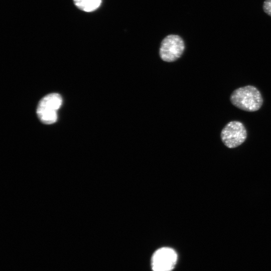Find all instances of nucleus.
Listing matches in <instances>:
<instances>
[{"mask_svg":"<svg viewBox=\"0 0 271 271\" xmlns=\"http://www.w3.org/2000/svg\"><path fill=\"white\" fill-rule=\"evenodd\" d=\"M184 48V43L180 37L170 35L162 41L160 49V56L165 61L173 62L180 57Z\"/></svg>","mask_w":271,"mask_h":271,"instance_id":"nucleus-4","label":"nucleus"},{"mask_svg":"<svg viewBox=\"0 0 271 271\" xmlns=\"http://www.w3.org/2000/svg\"><path fill=\"white\" fill-rule=\"evenodd\" d=\"M62 103V97L58 93H50L42 98L37 108V114L40 120L47 124L55 122L57 119V110Z\"/></svg>","mask_w":271,"mask_h":271,"instance_id":"nucleus-2","label":"nucleus"},{"mask_svg":"<svg viewBox=\"0 0 271 271\" xmlns=\"http://www.w3.org/2000/svg\"><path fill=\"white\" fill-rule=\"evenodd\" d=\"M177 260V254L172 248L162 247L153 254L151 265L153 271H172Z\"/></svg>","mask_w":271,"mask_h":271,"instance_id":"nucleus-5","label":"nucleus"},{"mask_svg":"<svg viewBox=\"0 0 271 271\" xmlns=\"http://www.w3.org/2000/svg\"><path fill=\"white\" fill-rule=\"evenodd\" d=\"M75 5L80 10L90 12L97 9L101 0H74Z\"/></svg>","mask_w":271,"mask_h":271,"instance_id":"nucleus-6","label":"nucleus"},{"mask_svg":"<svg viewBox=\"0 0 271 271\" xmlns=\"http://www.w3.org/2000/svg\"><path fill=\"white\" fill-rule=\"evenodd\" d=\"M221 139L228 148H235L243 144L247 138V131L244 124L237 120L228 122L221 130Z\"/></svg>","mask_w":271,"mask_h":271,"instance_id":"nucleus-3","label":"nucleus"},{"mask_svg":"<svg viewBox=\"0 0 271 271\" xmlns=\"http://www.w3.org/2000/svg\"><path fill=\"white\" fill-rule=\"evenodd\" d=\"M230 100L235 107L248 112L259 110L263 101L259 90L252 85H247L235 89L230 95Z\"/></svg>","mask_w":271,"mask_h":271,"instance_id":"nucleus-1","label":"nucleus"},{"mask_svg":"<svg viewBox=\"0 0 271 271\" xmlns=\"http://www.w3.org/2000/svg\"><path fill=\"white\" fill-rule=\"evenodd\" d=\"M264 12L271 16V0H265L263 5Z\"/></svg>","mask_w":271,"mask_h":271,"instance_id":"nucleus-7","label":"nucleus"}]
</instances>
